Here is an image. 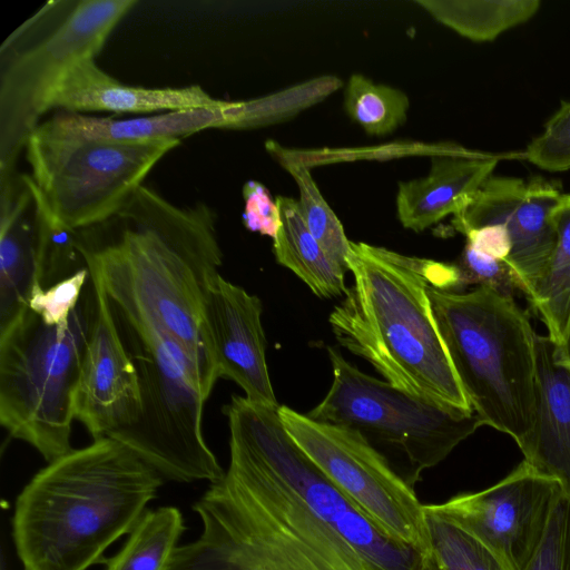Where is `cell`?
<instances>
[{
    "label": "cell",
    "instance_id": "cell-1",
    "mask_svg": "<svg viewBox=\"0 0 570 570\" xmlns=\"http://www.w3.org/2000/svg\"><path fill=\"white\" fill-rule=\"evenodd\" d=\"M277 411L238 395L224 407L228 469L194 504L202 533L168 570H382L298 491L274 442Z\"/></svg>",
    "mask_w": 570,
    "mask_h": 570
},
{
    "label": "cell",
    "instance_id": "cell-2",
    "mask_svg": "<svg viewBox=\"0 0 570 570\" xmlns=\"http://www.w3.org/2000/svg\"><path fill=\"white\" fill-rule=\"evenodd\" d=\"M114 218L78 230L89 274L134 336L183 351L208 399L218 377L202 321L223 264L214 212L205 204L178 207L142 185Z\"/></svg>",
    "mask_w": 570,
    "mask_h": 570
},
{
    "label": "cell",
    "instance_id": "cell-3",
    "mask_svg": "<svg viewBox=\"0 0 570 570\" xmlns=\"http://www.w3.org/2000/svg\"><path fill=\"white\" fill-rule=\"evenodd\" d=\"M164 478L104 436L37 472L17 497L12 539L23 570H87L128 534Z\"/></svg>",
    "mask_w": 570,
    "mask_h": 570
},
{
    "label": "cell",
    "instance_id": "cell-4",
    "mask_svg": "<svg viewBox=\"0 0 570 570\" xmlns=\"http://www.w3.org/2000/svg\"><path fill=\"white\" fill-rule=\"evenodd\" d=\"M345 262L354 283L328 317L336 341L396 387L473 411L428 292L444 264L363 242H351Z\"/></svg>",
    "mask_w": 570,
    "mask_h": 570
},
{
    "label": "cell",
    "instance_id": "cell-5",
    "mask_svg": "<svg viewBox=\"0 0 570 570\" xmlns=\"http://www.w3.org/2000/svg\"><path fill=\"white\" fill-rule=\"evenodd\" d=\"M432 309L463 392L483 425L519 449L535 409V335L514 298L476 286L455 292L431 285Z\"/></svg>",
    "mask_w": 570,
    "mask_h": 570
},
{
    "label": "cell",
    "instance_id": "cell-6",
    "mask_svg": "<svg viewBox=\"0 0 570 570\" xmlns=\"http://www.w3.org/2000/svg\"><path fill=\"white\" fill-rule=\"evenodd\" d=\"M98 308L89 275L67 323L30 308L0 332V423L49 463L71 451L72 401Z\"/></svg>",
    "mask_w": 570,
    "mask_h": 570
},
{
    "label": "cell",
    "instance_id": "cell-7",
    "mask_svg": "<svg viewBox=\"0 0 570 570\" xmlns=\"http://www.w3.org/2000/svg\"><path fill=\"white\" fill-rule=\"evenodd\" d=\"M333 381L308 416L348 428L379 451L412 488L482 424L473 411L415 396L361 372L327 347Z\"/></svg>",
    "mask_w": 570,
    "mask_h": 570
},
{
    "label": "cell",
    "instance_id": "cell-8",
    "mask_svg": "<svg viewBox=\"0 0 570 570\" xmlns=\"http://www.w3.org/2000/svg\"><path fill=\"white\" fill-rule=\"evenodd\" d=\"M179 141L91 138L43 121L24 149L29 177L49 214L80 230L115 217Z\"/></svg>",
    "mask_w": 570,
    "mask_h": 570
},
{
    "label": "cell",
    "instance_id": "cell-9",
    "mask_svg": "<svg viewBox=\"0 0 570 570\" xmlns=\"http://www.w3.org/2000/svg\"><path fill=\"white\" fill-rule=\"evenodd\" d=\"M141 410L138 420L110 438L121 442L164 479L208 481L225 475L202 429L206 396L183 351L169 341L132 335Z\"/></svg>",
    "mask_w": 570,
    "mask_h": 570
},
{
    "label": "cell",
    "instance_id": "cell-10",
    "mask_svg": "<svg viewBox=\"0 0 570 570\" xmlns=\"http://www.w3.org/2000/svg\"><path fill=\"white\" fill-rule=\"evenodd\" d=\"M135 0H81L59 26L36 45L12 53L0 78V175L16 171L46 99L65 72L95 59Z\"/></svg>",
    "mask_w": 570,
    "mask_h": 570
},
{
    "label": "cell",
    "instance_id": "cell-11",
    "mask_svg": "<svg viewBox=\"0 0 570 570\" xmlns=\"http://www.w3.org/2000/svg\"><path fill=\"white\" fill-rule=\"evenodd\" d=\"M283 425L328 480L391 540L423 556L430 542L423 505L387 460L357 432L279 405Z\"/></svg>",
    "mask_w": 570,
    "mask_h": 570
},
{
    "label": "cell",
    "instance_id": "cell-12",
    "mask_svg": "<svg viewBox=\"0 0 570 570\" xmlns=\"http://www.w3.org/2000/svg\"><path fill=\"white\" fill-rule=\"evenodd\" d=\"M562 491L557 479L523 460L488 489L461 493L424 508L474 535L508 570H524L540 546Z\"/></svg>",
    "mask_w": 570,
    "mask_h": 570
},
{
    "label": "cell",
    "instance_id": "cell-13",
    "mask_svg": "<svg viewBox=\"0 0 570 570\" xmlns=\"http://www.w3.org/2000/svg\"><path fill=\"white\" fill-rule=\"evenodd\" d=\"M563 194L540 176L489 177L469 203L453 215L461 234L484 225L500 224L511 240L507 263L518 276L521 292L532 293L551 256L556 230L551 214Z\"/></svg>",
    "mask_w": 570,
    "mask_h": 570
},
{
    "label": "cell",
    "instance_id": "cell-14",
    "mask_svg": "<svg viewBox=\"0 0 570 570\" xmlns=\"http://www.w3.org/2000/svg\"><path fill=\"white\" fill-rule=\"evenodd\" d=\"M90 277L97 289L98 308L75 389L72 411L73 417L96 440L134 424L141 401L138 371L117 331L112 306L100 283Z\"/></svg>",
    "mask_w": 570,
    "mask_h": 570
},
{
    "label": "cell",
    "instance_id": "cell-15",
    "mask_svg": "<svg viewBox=\"0 0 570 570\" xmlns=\"http://www.w3.org/2000/svg\"><path fill=\"white\" fill-rule=\"evenodd\" d=\"M262 312L257 296L219 274L204 306L202 335L218 379L234 381L255 404L278 407L266 363Z\"/></svg>",
    "mask_w": 570,
    "mask_h": 570
},
{
    "label": "cell",
    "instance_id": "cell-16",
    "mask_svg": "<svg viewBox=\"0 0 570 570\" xmlns=\"http://www.w3.org/2000/svg\"><path fill=\"white\" fill-rule=\"evenodd\" d=\"M0 332L28 308L39 284L41 218L29 175H1Z\"/></svg>",
    "mask_w": 570,
    "mask_h": 570
},
{
    "label": "cell",
    "instance_id": "cell-17",
    "mask_svg": "<svg viewBox=\"0 0 570 570\" xmlns=\"http://www.w3.org/2000/svg\"><path fill=\"white\" fill-rule=\"evenodd\" d=\"M223 102L198 85L179 88L124 85L100 69L95 59H87L69 68L53 86L46 99L45 112L61 109L77 114H149L215 107Z\"/></svg>",
    "mask_w": 570,
    "mask_h": 570
},
{
    "label": "cell",
    "instance_id": "cell-18",
    "mask_svg": "<svg viewBox=\"0 0 570 570\" xmlns=\"http://www.w3.org/2000/svg\"><path fill=\"white\" fill-rule=\"evenodd\" d=\"M502 157L459 145L431 157L426 176L400 181L395 197L401 225L421 233L461 210L493 175Z\"/></svg>",
    "mask_w": 570,
    "mask_h": 570
},
{
    "label": "cell",
    "instance_id": "cell-19",
    "mask_svg": "<svg viewBox=\"0 0 570 570\" xmlns=\"http://www.w3.org/2000/svg\"><path fill=\"white\" fill-rule=\"evenodd\" d=\"M520 450L529 464L570 492V367L558 360L548 335H535L534 419Z\"/></svg>",
    "mask_w": 570,
    "mask_h": 570
},
{
    "label": "cell",
    "instance_id": "cell-20",
    "mask_svg": "<svg viewBox=\"0 0 570 570\" xmlns=\"http://www.w3.org/2000/svg\"><path fill=\"white\" fill-rule=\"evenodd\" d=\"M228 101L215 107L174 110L128 119L94 117L61 110L45 122L91 138L115 140L178 139L209 128L224 129Z\"/></svg>",
    "mask_w": 570,
    "mask_h": 570
},
{
    "label": "cell",
    "instance_id": "cell-21",
    "mask_svg": "<svg viewBox=\"0 0 570 570\" xmlns=\"http://www.w3.org/2000/svg\"><path fill=\"white\" fill-rule=\"evenodd\" d=\"M281 224L273 238L276 261L321 298L345 294V267L336 263L305 226L297 200L277 196Z\"/></svg>",
    "mask_w": 570,
    "mask_h": 570
},
{
    "label": "cell",
    "instance_id": "cell-22",
    "mask_svg": "<svg viewBox=\"0 0 570 570\" xmlns=\"http://www.w3.org/2000/svg\"><path fill=\"white\" fill-rule=\"evenodd\" d=\"M435 21L474 42L495 40L532 19L539 0H416Z\"/></svg>",
    "mask_w": 570,
    "mask_h": 570
},
{
    "label": "cell",
    "instance_id": "cell-23",
    "mask_svg": "<svg viewBox=\"0 0 570 570\" xmlns=\"http://www.w3.org/2000/svg\"><path fill=\"white\" fill-rule=\"evenodd\" d=\"M344 86L336 75H321L265 96L228 101L224 129L247 130L285 122Z\"/></svg>",
    "mask_w": 570,
    "mask_h": 570
},
{
    "label": "cell",
    "instance_id": "cell-24",
    "mask_svg": "<svg viewBox=\"0 0 570 570\" xmlns=\"http://www.w3.org/2000/svg\"><path fill=\"white\" fill-rule=\"evenodd\" d=\"M551 219L556 243L549 262L528 296L547 326L548 336L560 343L570 314V194H563Z\"/></svg>",
    "mask_w": 570,
    "mask_h": 570
},
{
    "label": "cell",
    "instance_id": "cell-25",
    "mask_svg": "<svg viewBox=\"0 0 570 570\" xmlns=\"http://www.w3.org/2000/svg\"><path fill=\"white\" fill-rule=\"evenodd\" d=\"M185 530L178 508L146 510L122 548L106 560L105 570H167Z\"/></svg>",
    "mask_w": 570,
    "mask_h": 570
},
{
    "label": "cell",
    "instance_id": "cell-26",
    "mask_svg": "<svg viewBox=\"0 0 570 570\" xmlns=\"http://www.w3.org/2000/svg\"><path fill=\"white\" fill-rule=\"evenodd\" d=\"M265 148L293 177L299 194L297 200L299 212L309 233L336 263L346 268L345 259L351 248V240L346 237L336 214L322 195L311 174V168L287 156L276 140H267Z\"/></svg>",
    "mask_w": 570,
    "mask_h": 570
},
{
    "label": "cell",
    "instance_id": "cell-27",
    "mask_svg": "<svg viewBox=\"0 0 570 570\" xmlns=\"http://www.w3.org/2000/svg\"><path fill=\"white\" fill-rule=\"evenodd\" d=\"M343 108L366 135L384 137L407 120L410 98L401 89L355 72L344 85Z\"/></svg>",
    "mask_w": 570,
    "mask_h": 570
},
{
    "label": "cell",
    "instance_id": "cell-28",
    "mask_svg": "<svg viewBox=\"0 0 570 570\" xmlns=\"http://www.w3.org/2000/svg\"><path fill=\"white\" fill-rule=\"evenodd\" d=\"M430 552L442 570H508L474 535L423 505Z\"/></svg>",
    "mask_w": 570,
    "mask_h": 570
},
{
    "label": "cell",
    "instance_id": "cell-29",
    "mask_svg": "<svg viewBox=\"0 0 570 570\" xmlns=\"http://www.w3.org/2000/svg\"><path fill=\"white\" fill-rule=\"evenodd\" d=\"M521 157L551 173L570 169V101L560 107L546 121L542 131L525 147Z\"/></svg>",
    "mask_w": 570,
    "mask_h": 570
},
{
    "label": "cell",
    "instance_id": "cell-30",
    "mask_svg": "<svg viewBox=\"0 0 570 570\" xmlns=\"http://www.w3.org/2000/svg\"><path fill=\"white\" fill-rule=\"evenodd\" d=\"M453 271V286L475 284L511 297L521 291L517 274L505 261L484 255L468 244Z\"/></svg>",
    "mask_w": 570,
    "mask_h": 570
},
{
    "label": "cell",
    "instance_id": "cell-31",
    "mask_svg": "<svg viewBox=\"0 0 570 570\" xmlns=\"http://www.w3.org/2000/svg\"><path fill=\"white\" fill-rule=\"evenodd\" d=\"M524 570H570V492L563 489L544 535Z\"/></svg>",
    "mask_w": 570,
    "mask_h": 570
},
{
    "label": "cell",
    "instance_id": "cell-32",
    "mask_svg": "<svg viewBox=\"0 0 570 570\" xmlns=\"http://www.w3.org/2000/svg\"><path fill=\"white\" fill-rule=\"evenodd\" d=\"M88 279L89 271L85 266L48 288L37 287L29 308L48 325L65 324L78 305Z\"/></svg>",
    "mask_w": 570,
    "mask_h": 570
},
{
    "label": "cell",
    "instance_id": "cell-33",
    "mask_svg": "<svg viewBox=\"0 0 570 570\" xmlns=\"http://www.w3.org/2000/svg\"><path fill=\"white\" fill-rule=\"evenodd\" d=\"M243 222L250 232L274 238L281 224L279 209L264 185L249 180L243 188Z\"/></svg>",
    "mask_w": 570,
    "mask_h": 570
},
{
    "label": "cell",
    "instance_id": "cell-34",
    "mask_svg": "<svg viewBox=\"0 0 570 570\" xmlns=\"http://www.w3.org/2000/svg\"><path fill=\"white\" fill-rule=\"evenodd\" d=\"M468 245L490 257L508 261L511 253L510 236L500 224L484 225L463 234Z\"/></svg>",
    "mask_w": 570,
    "mask_h": 570
},
{
    "label": "cell",
    "instance_id": "cell-35",
    "mask_svg": "<svg viewBox=\"0 0 570 570\" xmlns=\"http://www.w3.org/2000/svg\"><path fill=\"white\" fill-rule=\"evenodd\" d=\"M556 354H557L558 360L563 365H566L567 367H570V314L568 317V322H567L562 338H561L560 343L556 344Z\"/></svg>",
    "mask_w": 570,
    "mask_h": 570
},
{
    "label": "cell",
    "instance_id": "cell-36",
    "mask_svg": "<svg viewBox=\"0 0 570 570\" xmlns=\"http://www.w3.org/2000/svg\"><path fill=\"white\" fill-rule=\"evenodd\" d=\"M419 570H442L431 552L423 556Z\"/></svg>",
    "mask_w": 570,
    "mask_h": 570
}]
</instances>
